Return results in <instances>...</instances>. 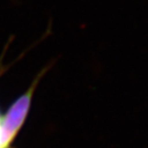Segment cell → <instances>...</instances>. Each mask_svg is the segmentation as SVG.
<instances>
[{
  "label": "cell",
  "instance_id": "6da1fadb",
  "mask_svg": "<svg viewBox=\"0 0 148 148\" xmlns=\"http://www.w3.org/2000/svg\"><path fill=\"white\" fill-rule=\"evenodd\" d=\"M12 143L9 140L4 127V115L0 112V148H14L12 146Z\"/></svg>",
  "mask_w": 148,
  "mask_h": 148
}]
</instances>
